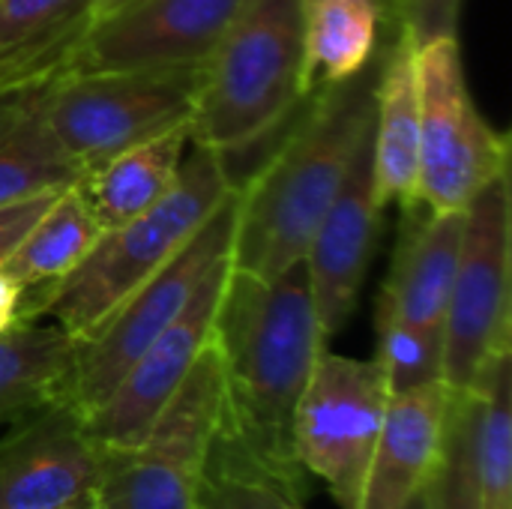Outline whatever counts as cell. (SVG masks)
Wrapping results in <instances>:
<instances>
[{
  "mask_svg": "<svg viewBox=\"0 0 512 509\" xmlns=\"http://www.w3.org/2000/svg\"><path fill=\"white\" fill-rule=\"evenodd\" d=\"M213 342L225 378L219 435L267 474L303 489L294 408L327 348L306 264L297 261L279 276H249L231 267Z\"/></svg>",
  "mask_w": 512,
  "mask_h": 509,
  "instance_id": "cell-1",
  "label": "cell"
},
{
  "mask_svg": "<svg viewBox=\"0 0 512 509\" xmlns=\"http://www.w3.org/2000/svg\"><path fill=\"white\" fill-rule=\"evenodd\" d=\"M378 60L381 54L357 75L309 93L315 99L285 144L249 183H237L231 249L237 273L279 276L303 261L318 222L375 126Z\"/></svg>",
  "mask_w": 512,
  "mask_h": 509,
  "instance_id": "cell-2",
  "label": "cell"
},
{
  "mask_svg": "<svg viewBox=\"0 0 512 509\" xmlns=\"http://www.w3.org/2000/svg\"><path fill=\"white\" fill-rule=\"evenodd\" d=\"M234 189L225 156L189 141L174 186L135 219L102 231L69 276L42 291H24L18 321L48 315L78 342L87 339L204 228Z\"/></svg>",
  "mask_w": 512,
  "mask_h": 509,
  "instance_id": "cell-3",
  "label": "cell"
},
{
  "mask_svg": "<svg viewBox=\"0 0 512 509\" xmlns=\"http://www.w3.org/2000/svg\"><path fill=\"white\" fill-rule=\"evenodd\" d=\"M303 0H243L201 69L189 135L222 156L270 135L306 96Z\"/></svg>",
  "mask_w": 512,
  "mask_h": 509,
  "instance_id": "cell-4",
  "label": "cell"
},
{
  "mask_svg": "<svg viewBox=\"0 0 512 509\" xmlns=\"http://www.w3.org/2000/svg\"><path fill=\"white\" fill-rule=\"evenodd\" d=\"M222 408V360L210 339L150 429L129 447H102L96 509L201 507V480L222 429Z\"/></svg>",
  "mask_w": 512,
  "mask_h": 509,
  "instance_id": "cell-5",
  "label": "cell"
},
{
  "mask_svg": "<svg viewBox=\"0 0 512 509\" xmlns=\"http://www.w3.org/2000/svg\"><path fill=\"white\" fill-rule=\"evenodd\" d=\"M204 66L72 72L45 90V120L81 177L111 156L189 126Z\"/></svg>",
  "mask_w": 512,
  "mask_h": 509,
  "instance_id": "cell-6",
  "label": "cell"
},
{
  "mask_svg": "<svg viewBox=\"0 0 512 509\" xmlns=\"http://www.w3.org/2000/svg\"><path fill=\"white\" fill-rule=\"evenodd\" d=\"M237 231V189L204 228L144 285H138L87 339L78 342L60 402L90 417L156 336L183 312L201 279L231 255Z\"/></svg>",
  "mask_w": 512,
  "mask_h": 509,
  "instance_id": "cell-7",
  "label": "cell"
},
{
  "mask_svg": "<svg viewBox=\"0 0 512 509\" xmlns=\"http://www.w3.org/2000/svg\"><path fill=\"white\" fill-rule=\"evenodd\" d=\"M510 171L489 180L465 207L462 255L444 315L441 384L468 393L495 357L512 351Z\"/></svg>",
  "mask_w": 512,
  "mask_h": 509,
  "instance_id": "cell-8",
  "label": "cell"
},
{
  "mask_svg": "<svg viewBox=\"0 0 512 509\" xmlns=\"http://www.w3.org/2000/svg\"><path fill=\"white\" fill-rule=\"evenodd\" d=\"M420 78V192L429 210H465L510 171V135L492 129L465 78L459 36L417 45Z\"/></svg>",
  "mask_w": 512,
  "mask_h": 509,
  "instance_id": "cell-9",
  "label": "cell"
},
{
  "mask_svg": "<svg viewBox=\"0 0 512 509\" xmlns=\"http://www.w3.org/2000/svg\"><path fill=\"white\" fill-rule=\"evenodd\" d=\"M390 387L378 360L321 351L294 408V456L327 483L339 509L360 507Z\"/></svg>",
  "mask_w": 512,
  "mask_h": 509,
  "instance_id": "cell-10",
  "label": "cell"
},
{
  "mask_svg": "<svg viewBox=\"0 0 512 509\" xmlns=\"http://www.w3.org/2000/svg\"><path fill=\"white\" fill-rule=\"evenodd\" d=\"M243 0H132L93 21L66 72L204 66Z\"/></svg>",
  "mask_w": 512,
  "mask_h": 509,
  "instance_id": "cell-11",
  "label": "cell"
},
{
  "mask_svg": "<svg viewBox=\"0 0 512 509\" xmlns=\"http://www.w3.org/2000/svg\"><path fill=\"white\" fill-rule=\"evenodd\" d=\"M228 276H231V255L222 258L201 279L183 312L135 360V366L123 375V381L111 390V396L90 417H84L99 447L105 450L129 447L150 429L156 414L177 393V387L198 363L201 351L210 345Z\"/></svg>",
  "mask_w": 512,
  "mask_h": 509,
  "instance_id": "cell-12",
  "label": "cell"
},
{
  "mask_svg": "<svg viewBox=\"0 0 512 509\" xmlns=\"http://www.w3.org/2000/svg\"><path fill=\"white\" fill-rule=\"evenodd\" d=\"M102 447L84 417L45 405L0 438V509H66L96 492Z\"/></svg>",
  "mask_w": 512,
  "mask_h": 509,
  "instance_id": "cell-13",
  "label": "cell"
},
{
  "mask_svg": "<svg viewBox=\"0 0 512 509\" xmlns=\"http://www.w3.org/2000/svg\"><path fill=\"white\" fill-rule=\"evenodd\" d=\"M381 222L384 204L375 186V156L369 132L339 195L327 207L303 255L318 324L327 339H333L357 309L381 237Z\"/></svg>",
  "mask_w": 512,
  "mask_h": 509,
  "instance_id": "cell-14",
  "label": "cell"
},
{
  "mask_svg": "<svg viewBox=\"0 0 512 509\" xmlns=\"http://www.w3.org/2000/svg\"><path fill=\"white\" fill-rule=\"evenodd\" d=\"M465 210H429L414 201L402 210L399 240L381 303L405 324L444 339V315L462 255Z\"/></svg>",
  "mask_w": 512,
  "mask_h": 509,
  "instance_id": "cell-15",
  "label": "cell"
},
{
  "mask_svg": "<svg viewBox=\"0 0 512 509\" xmlns=\"http://www.w3.org/2000/svg\"><path fill=\"white\" fill-rule=\"evenodd\" d=\"M447 411L450 390L441 381L390 396L357 509H405L426 489L441 456Z\"/></svg>",
  "mask_w": 512,
  "mask_h": 509,
  "instance_id": "cell-16",
  "label": "cell"
},
{
  "mask_svg": "<svg viewBox=\"0 0 512 509\" xmlns=\"http://www.w3.org/2000/svg\"><path fill=\"white\" fill-rule=\"evenodd\" d=\"M396 27V39L378 60L372 156L381 204L405 210L420 201V78L417 39L408 27Z\"/></svg>",
  "mask_w": 512,
  "mask_h": 509,
  "instance_id": "cell-17",
  "label": "cell"
},
{
  "mask_svg": "<svg viewBox=\"0 0 512 509\" xmlns=\"http://www.w3.org/2000/svg\"><path fill=\"white\" fill-rule=\"evenodd\" d=\"M48 84L0 87V204L63 192L81 180L45 120Z\"/></svg>",
  "mask_w": 512,
  "mask_h": 509,
  "instance_id": "cell-18",
  "label": "cell"
},
{
  "mask_svg": "<svg viewBox=\"0 0 512 509\" xmlns=\"http://www.w3.org/2000/svg\"><path fill=\"white\" fill-rule=\"evenodd\" d=\"M90 24L93 0H0V87L60 78Z\"/></svg>",
  "mask_w": 512,
  "mask_h": 509,
  "instance_id": "cell-19",
  "label": "cell"
},
{
  "mask_svg": "<svg viewBox=\"0 0 512 509\" xmlns=\"http://www.w3.org/2000/svg\"><path fill=\"white\" fill-rule=\"evenodd\" d=\"M189 141V126H177L87 171L75 189L87 201L99 228H117L153 207L174 186Z\"/></svg>",
  "mask_w": 512,
  "mask_h": 509,
  "instance_id": "cell-20",
  "label": "cell"
},
{
  "mask_svg": "<svg viewBox=\"0 0 512 509\" xmlns=\"http://www.w3.org/2000/svg\"><path fill=\"white\" fill-rule=\"evenodd\" d=\"M78 339L60 324L15 321L0 330V423L60 402Z\"/></svg>",
  "mask_w": 512,
  "mask_h": 509,
  "instance_id": "cell-21",
  "label": "cell"
},
{
  "mask_svg": "<svg viewBox=\"0 0 512 509\" xmlns=\"http://www.w3.org/2000/svg\"><path fill=\"white\" fill-rule=\"evenodd\" d=\"M384 0H303L306 96L366 69L378 54Z\"/></svg>",
  "mask_w": 512,
  "mask_h": 509,
  "instance_id": "cell-22",
  "label": "cell"
},
{
  "mask_svg": "<svg viewBox=\"0 0 512 509\" xmlns=\"http://www.w3.org/2000/svg\"><path fill=\"white\" fill-rule=\"evenodd\" d=\"M102 228L75 186L63 189L15 252L0 264L24 291H42L69 276L96 246Z\"/></svg>",
  "mask_w": 512,
  "mask_h": 509,
  "instance_id": "cell-23",
  "label": "cell"
},
{
  "mask_svg": "<svg viewBox=\"0 0 512 509\" xmlns=\"http://www.w3.org/2000/svg\"><path fill=\"white\" fill-rule=\"evenodd\" d=\"M512 351L489 363L474 396V474L483 509H512Z\"/></svg>",
  "mask_w": 512,
  "mask_h": 509,
  "instance_id": "cell-24",
  "label": "cell"
},
{
  "mask_svg": "<svg viewBox=\"0 0 512 509\" xmlns=\"http://www.w3.org/2000/svg\"><path fill=\"white\" fill-rule=\"evenodd\" d=\"M198 509H306L300 489L267 474L261 465L234 450L222 435H216L204 480H201V507Z\"/></svg>",
  "mask_w": 512,
  "mask_h": 509,
  "instance_id": "cell-25",
  "label": "cell"
},
{
  "mask_svg": "<svg viewBox=\"0 0 512 509\" xmlns=\"http://www.w3.org/2000/svg\"><path fill=\"white\" fill-rule=\"evenodd\" d=\"M426 509H483L474 474V396L450 393L438 465L426 483Z\"/></svg>",
  "mask_w": 512,
  "mask_h": 509,
  "instance_id": "cell-26",
  "label": "cell"
},
{
  "mask_svg": "<svg viewBox=\"0 0 512 509\" xmlns=\"http://www.w3.org/2000/svg\"><path fill=\"white\" fill-rule=\"evenodd\" d=\"M375 327H378L375 360L384 369L390 396L441 381L444 339L438 333H426V330L405 324L381 300L375 306Z\"/></svg>",
  "mask_w": 512,
  "mask_h": 509,
  "instance_id": "cell-27",
  "label": "cell"
},
{
  "mask_svg": "<svg viewBox=\"0 0 512 509\" xmlns=\"http://www.w3.org/2000/svg\"><path fill=\"white\" fill-rule=\"evenodd\" d=\"M390 15L423 45L441 36H459L462 0H390Z\"/></svg>",
  "mask_w": 512,
  "mask_h": 509,
  "instance_id": "cell-28",
  "label": "cell"
},
{
  "mask_svg": "<svg viewBox=\"0 0 512 509\" xmlns=\"http://www.w3.org/2000/svg\"><path fill=\"white\" fill-rule=\"evenodd\" d=\"M57 195L60 192H42V195H30L12 204H0V264L15 252V246L39 222V216L54 204Z\"/></svg>",
  "mask_w": 512,
  "mask_h": 509,
  "instance_id": "cell-29",
  "label": "cell"
},
{
  "mask_svg": "<svg viewBox=\"0 0 512 509\" xmlns=\"http://www.w3.org/2000/svg\"><path fill=\"white\" fill-rule=\"evenodd\" d=\"M21 297H24V288L0 267V330L12 327L18 321Z\"/></svg>",
  "mask_w": 512,
  "mask_h": 509,
  "instance_id": "cell-30",
  "label": "cell"
},
{
  "mask_svg": "<svg viewBox=\"0 0 512 509\" xmlns=\"http://www.w3.org/2000/svg\"><path fill=\"white\" fill-rule=\"evenodd\" d=\"M126 3H132V0H93V21H99V18H105V15H111V12L123 9Z\"/></svg>",
  "mask_w": 512,
  "mask_h": 509,
  "instance_id": "cell-31",
  "label": "cell"
},
{
  "mask_svg": "<svg viewBox=\"0 0 512 509\" xmlns=\"http://www.w3.org/2000/svg\"><path fill=\"white\" fill-rule=\"evenodd\" d=\"M405 509H426V489H423V492H417V495L408 501V507Z\"/></svg>",
  "mask_w": 512,
  "mask_h": 509,
  "instance_id": "cell-32",
  "label": "cell"
},
{
  "mask_svg": "<svg viewBox=\"0 0 512 509\" xmlns=\"http://www.w3.org/2000/svg\"><path fill=\"white\" fill-rule=\"evenodd\" d=\"M66 509H96V501H93V495H90V498H84V501H78V504H72V507Z\"/></svg>",
  "mask_w": 512,
  "mask_h": 509,
  "instance_id": "cell-33",
  "label": "cell"
}]
</instances>
